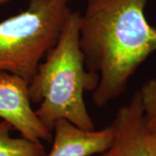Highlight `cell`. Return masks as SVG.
<instances>
[{
    "label": "cell",
    "mask_w": 156,
    "mask_h": 156,
    "mask_svg": "<svg viewBox=\"0 0 156 156\" xmlns=\"http://www.w3.org/2000/svg\"><path fill=\"white\" fill-rule=\"evenodd\" d=\"M148 0H86L80 47L86 69L99 75L92 101L104 108L126 91L128 82L156 52V28L147 22Z\"/></svg>",
    "instance_id": "obj_1"
},
{
    "label": "cell",
    "mask_w": 156,
    "mask_h": 156,
    "mask_svg": "<svg viewBox=\"0 0 156 156\" xmlns=\"http://www.w3.org/2000/svg\"><path fill=\"white\" fill-rule=\"evenodd\" d=\"M80 23L81 13L72 11L56 44L29 82L30 101L39 103L36 115L51 131L58 120H66L86 130L95 129L83 94L97 88L99 75L85 67L79 41Z\"/></svg>",
    "instance_id": "obj_2"
},
{
    "label": "cell",
    "mask_w": 156,
    "mask_h": 156,
    "mask_svg": "<svg viewBox=\"0 0 156 156\" xmlns=\"http://www.w3.org/2000/svg\"><path fill=\"white\" fill-rule=\"evenodd\" d=\"M71 1L29 0L24 11L0 21V72L30 82L59 38Z\"/></svg>",
    "instance_id": "obj_3"
},
{
    "label": "cell",
    "mask_w": 156,
    "mask_h": 156,
    "mask_svg": "<svg viewBox=\"0 0 156 156\" xmlns=\"http://www.w3.org/2000/svg\"><path fill=\"white\" fill-rule=\"evenodd\" d=\"M29 82L18 76L0 72V118L26 139L51 142L53 131L45 127L31 107Z\"/></svg>",
    "instance_id": "obj_4"
},
{
    "label": "cell",
    "mask_w": 156,
    "mask_h": 156,
    "mask_svg": "<svg viewBox=\"0 0 156 156\" xmlns=\"http://www.w3.org/2000/svg\"><path fill=\"white\" fill-rule=\"evenodd\" d=\"M110 125L114 130L111 145L93 156H154L138 91L120 107Z\"/></svg>",
    "instance_id": "obj_5"
},
{
    "label": "cell",
    "mask_w": 156,
    "mask_h": 156,
    "mask_svg": "<svg viewBox=\"0 0 156 156\" xmlns=\"http://www.w3.org/2000/svg\"><path fill=\"white\" fill-rule=\"evenodd\" d=\"M113 138L111 125L86 130L66 120H58L53 127L52 147L45 156H93L108 149Z\"/></svg>",
    "instance_id": "obj_6"
},
{
    "label": "cell",
    "mask_w": 156,
    "mask_h": 156,
    "mask_svg": "<svg viewBox=\"0 0 156 156\" xmlns=\"http://www.w3.org/2000/svg\"><path fill=\"white\" fill-rule=\"evenodd\" d=\"M13 127L0 122V156H45L47 151L42 142L20 137H12Z\"/></svg>",
    "instance_id": "obj_7"
},
{
    "label": "cell",
    "mask_w": 156,
    "mask_h": 156,
    "mask_svg": "<svg viewBox=\"0 0 156 156\" xmlns=\"http://www.w3.org/2000/svg\"><path fill=\"white\" fill-rule=\"evenodd\" d=\"M148 130H156V77L147 80L138 90Z\"/></svg>",
    "instance_id": "obj_8"
},
{
    "label": "cell",
    "mask_w": 156,
    "mask_h": 156,
    "mask_svg": "<svg viewBox=\"0 0 156 156\" xmlns=\"http://www.w3.org/2000/svg\"><path fill=\"white\" fill-rule=\"evenodd\" d=\"M148 141L151 148L154 154V156H156V130L155 131L148 130Z\"/></svg>",
    "instance_id": "obj_9"
},
{
    "label": "cell",
    "mask_w": 156,
    "mask_h": 156,
    "mask_svg": "<svg viewBox=\"0 0 156 156\" xmlns=\"http://www.w3.org/2000/svg\"><path fill=\"white\" fill-rule=\"evenodd\" d=\"M11 0H0V5H5L7 3H9Z\"/></svg>",
    "instance_id": "obj_10"
}]
</instances>
